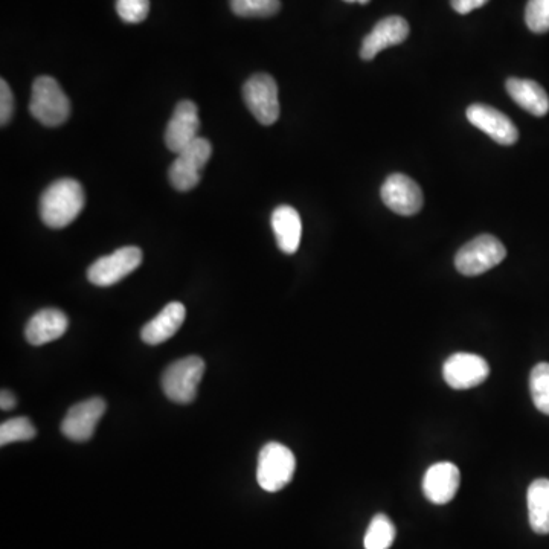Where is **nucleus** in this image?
I'll return each instance as SVG.
<instances>
[{"label": "nucleus", "instance_id": "1", "mask_svg": "<svg viewBox=\"0 0 549 549\" xmlns=\"http://www.w3.org/2000/svg\"><path fill=\"white\" fill-rule=\"evenodd\" d=\"M86 196L81 183L74 179L55 180L40 199V217L48 228L71 225L83 211Z\"/></svg>", "mask_w": 549, "mask_h": 549}, {"label": "nucleus", "instance_id": "2", "mask_svg": "<svg viewBox=\"0 0 549 549\" xmlns=\"http://www.w3.org/2000/svg\"><path fill=\"white\" fill-rule=\"evenodd\" d=\"M29 113L46 127L65 124L71 115V101L52 77H39L33 84Z\"/></svg>", "mask_w": 549, "mask_h": 549}, {"label": "nucleus", "instance_id": "3", "mask_svg": "<svg viewBox=\"0 0 549 549\" xmlns=\"http://www.w3.org/2000/svg\"><path fill=\"white\" fill-rule=\"evenodd\" d=\"M296 460L292 450L280 443H269L258 456L257 481L266 492H280L295 475Z\"/></svg>", "mask_w": 549, "mask_h": 549}, {"label": "nucleus", "instance_id": "4", "mask_svg": "<svg viewBox=\"0 0 549 549\" xmlns=\"http://www.w3.org/2000/svg\"><path fill=\"white\" fill-rule=\"evenodd\" d=\"M507 257V249L493 235H479L464 244L455 257V267L466 277H476L498 266Z\"/></svg>", "mask_w": 549, "mask_h": 549}, {"label": "nucleus", "instance_id": "5", "mask_svg": "<svg viewBox=\"0 0 549 549\" xmlns=\"http://www.w3.org/2000/svg\"><path fill=\"white\" fill-rule=\"evenodd\" d=\"M205 374V362L199 356L185 357L168 366L162 377V388L171 402L187 403L196 399L197 388Z\"/></svg>", "mask_w": 549, "mask_h": 549}, {"label": "nucleus", "instance_id": "6", "mask_svg": "<svg viewBox=\"0 0 549 549\" xmlns=\"http://www.w3.org/2000/svg\"><path fill=\"white\" fill-rule=\"evenodd\" d=\"M212 155V145L208 139L199 138L193 144L179 151L170 167V182L177 191L193 190L199 185L202 170Z\"/></svg>", "mask_w": 549, "mask_h": 549}, {"label": "nucleus", "instance_id": "7", "mask_svg": "<svg viewBox=\"0 0 549 549\" xmlns=\"http://www.w3.org/2000/svg\"><path fill=\"white\" fill-rule=\"evenodd\" d=\"M244 103L263 126H272L280 118L278 84L269 74H257L243 86Z\"/></svg>", "mask_w": 549, "mask_h": 549}, {"label": "nucleus", "instance_id": "8", "mask_svg": "<svg viewBox=\"0 0 549 549\" xmlns=\"http://www.w3.org/2000/svg\"><path fill=\"white\" fill-rule=\"evenodd\" d=\"M142 263V251L136 246L118 249L107 257L95 261L87 270V278L95 286L109 287L119 283Z\"/></svg>", "mask_w": 549, "mask_h": 549}, {"label": "nucleus", "instance_id": "9", "mask_svg": "<svg viewBox=\"0 0 549 549\" xmlns=\"http://www.w3.org/2000/svg\"><path fill=\"white\" fill-rule=\"evenodd\" d=\"M490 366L478 354L456 353L444 362L443 377L452 389L476 388L487 380Z\"/></svg>", "mask_w": 549, "mask_h": 549}, {"label": "nucleus", "instance_id": "10", "mask_svg": "<svg viewBox=\"0 0 549 549\" xmlns=\"http://www.w3.org/2000/svg\"><path fill=\"white\" fill-rule=\"evenodd\" d=\"M383 203L399 216H415L423 208V191L405 174H391L380 191Z\"/></svg>", "mask_w": 549, "mask_h": 549}, {"label": "nucleus", "instance_id": "11", "mask_svg": "<svg viewBox=\"0 0 549 549\" xmlns=\"http://www.w3.org/2000/svg\"><path fill=\"white\" fill-rule=\"evenodd\" d=\"M103 399H89L77 403L69 409L61 423V432L72 441H87L94 437L95 429L106 412Z\"/></svg>", "mask_w": 549, "mask_h": 549}, {"label": "nucleus", "instance_id": "12", "mask_svg": "<svg viewBox=\"0 0 549 549\" xmlns=\"http://www.w3.org/2000/svg\"><path fill=\"white\" fill-rule=\"evenodd\" d=\"M199 109L193 101H182L174 109L173 116L165 130V144L173 153L193 144L200 138Z\"/></svg>", "mask_w": 549, "mask_h": 549}, {"label": "nucleus", "instance_id": "13", "mask_svg": "<svg viewBox=\"0 0 549 549\" xmlns=\"http://www.w3.org/2000/svg\"><path fill=\"white\" fill-rule=\"evenodd\" d=\"M467 119L498 144L513 145L519 139L513 121L495 107L473 104L467 109Z\"/></svg>", "mask_w": 549, "mask_h": 549}, {"label": "nucleus", "instance_id": "14", "mask_svg": "<svg viewBox=\"0 0 549 549\" xmlns=\"http://www.w3.org/2000/svg\"><path fill=\"white\" fill-rule=\"evenodd\" d=\"M461 484L460 469L449 461L437 463L427 469L423 478V493L432 504H449Z\"/></svg>", "mask_w": 549, "mask_h": 549}, {"label": "nucleus", "instance_id": "15", "mask_svg": "<svg viewBox=\"0 0 549 549\" xmlns=\"http://www.w3.org/2000/svg\"><path fill=\"white\" fill-rule=\"evenodd\" d=\"M409 36V25L403 17L391 16L380 20L373 31L363 39L360 57L373 60L383 49L400 45Z\"/></svg>", "mask_w": 549, "mask_h": 549}, {"label": "nucleus", "instance_id": "16", "mask_svg": "<svg viewBox=\"0 0 549 549\" xmlns=\"http://www.w3.org/2000/svg\"><path fill=\"white\" fill-rule=\"evenodd\" d=\"M68 327L69 319L65 313L57 309L40 310L26 324V341L40 347L60 339L68 331Z\"/></svg>", "mask_w": 549, "mask_h": 549}, {"label": "nucleus", "instance_id": "17", "mask_svg": "<svg viewBox=\"0 0 549 549\" xmlns=\"http://www.w3.org/2000/svg\"><path fill=\"white\" fill-rule=\"evenodd\" d=\"M185 316H187V310L182 302H170L165 305L162 312L142 328L141 336L145 344H164L168 339L173 338L182 327Z\"/></svg>", "mask_w": 549, "mask_h": 549}, {"label": "nucleus", "instance_id": "18", "mask_svg": "<svg viewBox=\"0 0 549 549\" xmlns=\"http://www.w3.org/2000/svg\"><path fill=\"white\" fill-rule=\"evenodd\" d=\"M270 222H272L273 234L277 237L278 248L284 254H295L302 237V222L298 211L289 205L278 206L272 212Z\"/></svg>", "mask_w": 549, "mask_h": 549}, {"label": "nucleus", "instance_id": "19", "mask_svg": "<svg viewBox=\"0 0 549 549\" xmlns=\"http://www.w3.org/2000/svg\"><path fill=\"white\" fill-rule=\"evenodd\" d=\"M508 95L513 98L517 106L530 112L534 116H545L549 112V97L546 90L533 80L510 78L507 80Z\"/></svg>", "mask_w": 549, "mask_h": 549}, {"label": "nucleus", "instance_id": "20", "mask_svg": "<svg viewBox=\"0 0 549 549\" xmlns=\"http://www.w3.org/2000/svg\"><path fill=\"white\" fill-rule=\"evenodd\" d=\"M528 519L537 534H549V479H536L528 488Z\"/></svg>", "mask_w": 549, "mask_h": 549}, {"label": "nucleus", "instance_id": "21", "mask_svg": "<svg viewBox=\"0 0 549 549\" xmlns=\"http://www.w3.org/2000/svg\"><path fill=\"white\" fill-rule=\"evenodd\" d=\"M395 527L385 514H377L366 530L363 545L365 549H389L394 543Z\"/></svg>", "mask_w": 549, "mask_h": 549}, {"label": "nucleus", "instance_id": "22", "mask_svg": "<svg viewBox=\"0 0 549 549\" xmlns=\"http://www.w3.org/2000/svg\"><path fill=\"white\" fill-rule=\"evenodd\" d=\"M530 391L534 405L542 414L549 415V363H537L531 371Z\"/></svg>", "mask_w": 549, "mask_h": 549}, {"label": "nucleus", "instance_id": "23", "mask_svg": "<svg viewBox=\"0 0 549 549\" xmlns=\"http://www.w3.org/2000/svg\"><path fill=\"white\" fill-rule=\"evenodd\" d=\"M36 435V427L26 417L11 418L0 426V444L2 446L33 440Z\"/></svg>", "mask_w": 549, "mask_h": 549}, {"label": "nucleus", "instance_id": "24", "mask_svg": "<svg viewBox=\"0 0 549 549\" xmlns=\"http://www.w3.org/2000/svg\"><path fill=\"white\" fill-rule=\"evenodd\" d=\"M231 8L240 17H272L280 11V0H231Z\"/></svg>", "mask_w": 549, "mask_h": 549}, {"label": "nucleus", "instance_id": "25", "mask_svg": "<svg viewBox=\"0 0 549 549\" xmlns=\"http://www.w3.org/2000/svg\"><path fill=\"white\" fill-rule=\"evenodd\" d=\"M525 22L536 34L549 31V0H528L525 10Z\"/></svg>", "mask_w": 549, "mask_h": 549}, {"label": "nucleus", "instance_id": "26", "mask_svg": "<svg viewBox=\"0 0 549 549\" xmlns=\"http://www.w3.org/2000/svg\"><path fill=\"white\" fill-rule=\"evenodd\" d=\"M116 11L127 23H141L150 13L148 0H116Z\"/></svg>", "mask_w": 549, "mask_h": 549}, {"label": "nucleus", "instance_id": "27", "mask_svg": "<svg viewBox=\"0 0 549 549\" xmlns=\"http://www.w3.org/2000/svg\"><path fill=\"white\" fill-rule=\"evenodd\" d=\"M14 115V95L7 81H0V124L7 126Z\"/></svg>", "mask_w": 549, "mask_h": 549}, {"label": "nucleus", "instance_id": "28", "mask_svg": "<svg viewBox=\"0 0 549 549\" xmlns=\"http://www.w3.org/2000/svg\"><path fill=\"white\" fill-rule=\"evenodd\" d=\"M488 0H450L453 10L460 14H469L484 7Z\"/></svg>", "mask_w": 549, "mask_h": 549}, {"label": "nucleus", "instance_id": "29", "mask_svg": "<svg viewBox=\"0 0 549 549\" xmlns=\"http://www.w3.org/2000/svg\"><path fill=\"white\" fill-rule=\"evenodd\" d=\"M16 403V397L10 391H2V394H0V408H2V411H11V409L16 408Z\"/></svg>", "mask_w": 549, "mask_h": 549}, {"label": "nucleus", "instance_id": "30", "mask_svg": "<svg viewBox=\"0 0 549 549\" xmlns=\"http://www.w3.org/2000/svg\"><path fill=\"white\" fill-rule=\"evenodd\" d=\"M344 2H348V4H353V2H359L362 5L370 4V0H344Z\"/></svg>", "mask_w": 549, "mask_h": 549}]
</instances>
